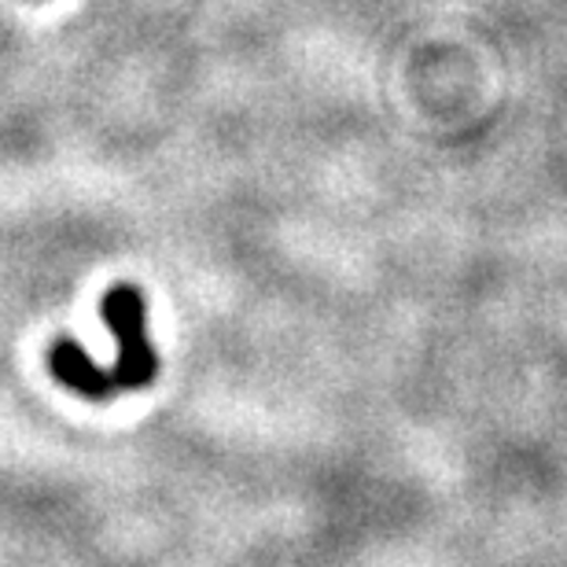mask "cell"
<instances>
[{"mask_svg": "<svg viewBox=\"0 0 567 567\" xmlns=\"http://www.w3.org/2000/svg\"><path fill=\"white\" fill-rule=\"evenodd\" d=\"M104 321L115 336L118 361L111 369L115 391H141L158 377V354L144 328V295L137 288H115L104 295Z\"/></svg>", "mask_w": 567, "mask_h": 567, "instance_id": "cell-1", "label": "cell"}, {"mask_svg": "<svg viewBox=\"0 0 567 567\" xmlns=\"http://www.w3.org/2000/svg\"><path fill=\"white\" fill-rule=\"evenodd\" d=\"M49 369H52V377L63 383V388L78 391L82 399L104 402V399L115 394V380H111V372L100 369L96 361L74 343V339H60V343L52 347Z\"/></svg>", "mask_w": 567, "mask_h": 567, "instance_id": "cell-2", "label": "cell"}]
</instances>
